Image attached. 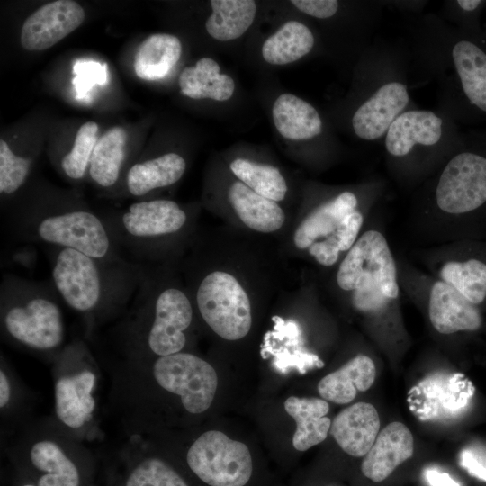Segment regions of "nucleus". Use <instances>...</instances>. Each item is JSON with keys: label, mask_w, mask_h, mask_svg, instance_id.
Here are the masks:
<instances>
[{"label": "nucleus", "mask_w": 486, "mask_h": 486, "mask_svg": "<svg viewBox=\"0 0 486 486\" xmlns=\"http://www.w3.org/2000/svg\"><path fill=\"white\" fill-rule=\"evenodd\" d=\"M291 3L302 13L322 20L336 12L339 2L337 0H293Z\"/></svg>", "instance_id": "37"}, {"label": "nucleus", "mask_w": 486, "mask_h": 486, "mask_svg": "<svg viewBox=\"0 0 486 486\" xmlns=\"http://www.w3.org/2000/svg\"><path fill=\"white\" fill-rule=\"evenodd\" d=\"M89 486H95V485L93 483V484H91V485H89Z\"/></svg>", "instance_id": "44"}, {"label": "nucleus", "mask_w": 486, "mask_h": 486, "mask_svg": "<svg viewBox=\"0 0 486 486\" xmlns=\"http://www.w3.org/2000/svg\"><path fill=\"white\" fill-rule=\"evenodd\" d=\"M385 8L399 11L405 15H418L424 13L428 1L426 0H382Z\"/></svg>", "instance_id": "38"}, {"label": "nucleus", "mask_w": 486, "mask_h": 486, "mask_svg": "<svg viewBox=\"0 0 486 486\" xmlns=\"http://www.w3.org/2000/svg\"><path fill=\"white\" fill-rule=\"evenodd\" d=\"M435 109H410L391 124L383 139L384 164L394 182L414 191L458 148L464 132Z\"/></svg>", "instance_id": "7"}, {"label": "nucleus", "mask_w": 486, "mask_h": 486, "mask_svg": "<svg viewBox=\"0 0 486 486\" xmlns=\"http://www.w3.org/2000/svg\"><path fill=\"white\" fill-rule=\"evenodd\" d=\"M181 93L192 99L229 100L235 90L232 77L220 73L219 64L211 58L199 59L185 68L178 79Z\"/></svg>", "instance_id": "27"}, {"label": "nucleus", "mask_w": 486, "mask_h": 486, "mask_svg": "<svg viewBox=\"0 0 486 486\" xmlns=\"http://www.w3.org/2000/svg\"><path fill=\"white\" fill-rule=\"evenodd\" d=\"M311 30L298 21H289L263 44L264 59L272 65H285L308 55L315 46Z\"/></svg>", "instance_id": "30"}, {"label": "nucleus", "mask_w": 486, "mask_h": 486, "mask_svg": "<svg viewBox=\"0 0 486 486\" xmlns=\"http://www.w3.org/2000/svg\"><path fill=\"white\" fill-rule=\"evenodd\" d=\"M386 191V180L372 176L356 188L342 190L324 200L296 229L294 245L308 250L318 264L333 266L359 238L368 216L381 205Z\"/></svg>", "instance_id": "10"}, {"label": "nucleus", "mask_w": 486, "mask_h": 486, "mask_svg": "<svg viewBox=\"0 0 486 486\" xmlns=\"http://www.w3.org/2000/svg\"><path fill=\"white\" fill-rule=\"evenodd\" d=\"M212 14L205 22L215 40L228 41L240 37L253 23L256 4L253 0H212Z\"/></svg>", "instance_id": "31"}, {"label": "nucleus", "mask_w": 486, "mask_h": 486, "mask_svg": "<svg viewBox=\"0 0 486 486\" xmlns=\"http://www.w3.org/2000/svg\"><path fill=\"white\" fill-rule=\"evenodd\" d=\"M228 195L233 210L248 228L270 233L284 225L285 214L278 203L256 194L242 182L233 183Z\"/></svg>", "instance_id": "24"}, {"label": "nucleus", "mask_w": 486, "mask_h": 486, "mask_svg": "<svg viewBox=\"0 0 486 486\" xmlns=\"http://www.w3.org/2000/svg\"><path fill=\"white\" fill-rule=\"evenodd\" d=\"M186 162L176 153H166L133 164L125 176L126 190L135 197L176 183L184 175Z\"/></svg>", "instance_id": "25"}, {"label": "nucleus", "mask_w": 486, "mask_h": 486, "mask_svg": "<svg viewBox=\"0 0 486 486\" xmlns=\"http://www.w3.org/2000/svg\"><path fill=\"white\" fill-rule=\"evenodd\" d=\"M461 465L472 476L486 482V467L480 464L470 451L462 452Z\"/></svg>", "instance_id": "40"}, {"label": "nucleus", "mask_w": 486, "mask_h": 486, "mask_svg": "<svg viewBox=\"0 0 486 486\" xmlns=\"http://www.w3.org/2000/svg\"><path fill=\"white\" fill-rule=\"evenodd\" d=\"M14 471L36 486H89L96 460L86 445L68 434L52 416L32 418L4 445Z\"/></svg>", "instance_id": "6"}, {"label": "nucleus", "mask_w": 486, "mask_h": 486, "mask_svg": "<svg viewBox=\"0 0 486 486\" xmlns=\"http://www.w3.org/2000/svg\"><path fill=\"white\" fill-rule=\"evenodd\" d=\"M14 482L13 486H36L30 479L16 471H14Z\"/></svg>", "instance_id": "42"}, {"label": "nucleus", "mask_w": 486, "mask_h": 486, "mask_svg": "<svg viewBox=\"0 0 486 486\" xmlns=\"http://www.w3.org/2000/svg\"><path fill=\"white\" fill-rule=\"evenodd\" d=\"M182 53L180 40L168 33L148 37L139 47L134 58V71L143 80L154 81L166 76Z\"/></svg>", "instance_id": "28"}, {"label": "nucleus", "mask_w": 486, "mask_h": 486, "mask_svg": "<svg viewBox=\"0 0 486 486\" xmlns=\"http://www.w3.org/2000/svg\"><path fill=\"white\" fill-rule=\"evenodd\" d=\"M483 30H484V32H486V24L483 25Z\"/></svg>", "instance_id": "43"}, {"label": "nucleus", "mask_w": 486, "mask_h": 486, "mask_svg": "<svg viewBox=\"0 0 486 486\" xmlns=\"http://www.w3.org/2000/svg\"><path fill=\"white\" fill-rule=\"evenodd\" d=\"M230 167L240 182L256 194L276 202L285 197L286 181L275 166L237 158L230 163Z\"/></svg>", "instance_id": "32"}, {"label": "nucleus", "mask_w": 486, "mask_h": 486, "mask_svg": "<svg viewBox=\"0 0 486 486\" xmlns=\"http://www.w3.org/2000/svg\"><path fill=\"white\" fill-rule=\"evenodd\" d=\"M32 166L29 157L15 154L6 141L0 140V193L13 195L25 184Z\"/></svg>", "instance_id": "35"}, {"label": "nucleus", "mask_w": 486, "mask_h": 486, "mask_svg": "<svg viewBox=\"0 0 486 486\" xmlns=\"http://www.w3.org/2000/svg\"><path fill=\"white\" fill-rule=\"evenodd\" d=\"M102 219L121 254L140 266L156 258L166 241L178 238L189 222L187 212L166 199L135 202Z\"/></svg>", "instance_id": "13"}, {"label": "nucleus", "mask_w": 486, "mask_h": 486, "mask_svg": "<svg viewBox=\"0 0 486 486\" xmlns=\"http://www.w3.org/2000/svg\"><path fill=\"white\" fill-rule=\"evenodd\" d=\"M4 223L10 235L24 244L40 243L72 248L104 260H127L102 217L83 204L62 202L24 203L11 210Z\"/></svg>", "instance_id": "9"}, {"label": "nucleus", "mask_w": 486, "mask_h": 486, "mask_svg": "<svg viewBox=\"0 0 486 486\" xmlns=\"http://www.w3.org/2000/svg\"><path fill=\"white\" fill-rule=\"evenodd\" d=\"M416 83L436 86V109L458 125L486 122V32H462L433 13L406 15Z\"/></svg>", "instance_id": "1"}, {"label": "nucleus", "mask_w": 486, "mask_h": 486, "mask_svg": "<svg viewBox=\"0 0 486 486\" xmlns=\"http://www.w3.org/2000/svg\"><path fill=\"white\" fill-rule=\"evenodd\" d=\"M410 256L419 268L452 286L472 304L482 309L486 303V241L417 247Z\"/></svg>", "instance_id": "15"}, {"label": "nucleus", "mask_w": 486, "mask_h": 486, "mask_svg": "<svg viewBox=\"0 0 486 486\" xmlns=\"http://www.w3.org/2000/svg\"><path fill=\"white\" fill-rule=\"evenodd\" d=\"M76 75L72 80L76 92V98L85 100L92 87L98 84L104 85L107 79L106 65L94 60H78L73 67Z\"/></svg>", "instance_id": "36"}, {"label": "nucleus", "mask_w": 486, "mask_h": 486, "mask_svg": "<svg viewBox=\"0 0 486 486\" xmlns=\"http://www.w3.org/2000/svg\"><path fill=\"white\" fill-rule=\"evenodd\" d=\"M52 417L68 434L83 442L97 439L101 368L88 343L75 338L52 360Z\"/></svg>", "instance_id": "12"}, {"label": "nucleus", "mask_w": 486, "mask_h": 486, "mask_svg": "<svg viewBox=\"0 0 486 486\" xmlns=\"http://www.w3.org/2000/svg\"><path fill=\"white\" fill-rule=\"evenodd\" d=\"M413 452L414 439L410 430L401 422H392L379 432L364 455L362 472L375 482H382L410 458Z\"/></svg>", "instance_id": "19"}, {"label": "nucleus", "mask_w": 486, "mask_h": 486, "mask_svg": "<svg viewBox=\"0 0 486 486\" xmlns=\"http://www.w3.org/2000/svg\"><path fill=\"white\" fill-rule=\"evenodd\" d=\"M97 135L98 125L94 122H87L79 128L72 149L60 160L61 169L68 178L80 180L86 176Z\"/></svg>", "instance_id": "33"}, {"label": "nucleus", "mask_w": 486, "mask_h": 486, "mask_svg": "<svg viewBox=\"0 0 486 486\" xmlns=\"http://www.w3.org/2000/svg\"><path fill=\"white\" fill-rule=\"evenodd\" d=\"M376 374L374 361L366 355H357L342 367L323 377L318 384L320 395L326 400L345 404L352 401L357 392L368 390Z\"/></svg>", "instance_id": "22"}, {"label": "nucleus", "mask_w": 486, "mask_h": 486, "mask_svg": "<svg viewBox=\"0 0 486 486\" xmlns=\"http://www.w3.org/2000/svg\"><path fill=\"white\" fill-rule=\"evenodd\" d=\"M272 116L278 132L289 140H315L325 131L322 117L317 109L292 94H283L276 98Z\"/></svg>", "instance_id": "21"}, {"label": "nucleus", "mask_w": 486, "mask_h": 486, "mask_svg": "<svg viewBox=\"0 0 486 486\" xmlns=\"http://www.w3.org/2000/svg\"><path fill=\"white\" fill-rule=\"evenodd\" d=\"M410 73L406 41L377 35L356 68L348 124L358 140L382 141L398 116L418 107L410 94Z\"/></svg>", "instance_id": "5"}, {"label": "nucleus", "mask_w": 486, "mask_h": 486, "mask_svg": "<svg viewBox=\"0 0 486 486\" xmlns=\"http://www.w3.org/2000/svg\"><path fill=\"white\" fill-rule=\"evenodd\" d=\"M194 301L203 321L220 338L238 340L250 330V301L231 274L216 270L205 274L196 286Z\"/></svg>", "instance_id": "16"}, {"label": "nucleus", "mask_w": 486, "mask_h": 486, "mask_svg": "<svg viewBox=\"0 0 486 486\" xmlns=\"http://www.w3.org/2000/svg\"><path fill=\"white\" fill-rule=\"evenodd\" d=\"M194 321V307L181 288L163 284L142 266L135 295L110 329L119 358L141 359L183 352Z\"/></svg>", "instance_id": "4"}, {"label": "nucleus", "mask_w": 486, "mask_h": 486, "mask_svg": "<svg viewBox=\"0 0 486 486\" xmlns=\"http://www.w3.org/2000/svg\"><path fill=\"white\" fill-rule=\"evenodd\" d=\"M286 412L296 422L292 446L298 451H306L324 441L330 430V418L325 417L329 410L324 399L289 397L284 402Z\"/></svg>", "instance_id": "23"}, {"label": "nucleus", "mask_w": 486, "mask_h": 486, "mask_svg": "<svg viewBox=\"0 0 486 486\" xmlns=\"http://www.w3.org/2000/svg\"><path fill=\"white\" fill-rule=\"evenodd\" d=\"M85 11L75 1L58 0L31 14L21 31V44L30 51L50 49L81 25Z\"/></svg>", "instance_id": "18"}, {"label": "nucleus", "mask_w": 486, "mask_h": 486, "mask_svg": "<svg viewBox=\"0 0 486 486\" xmlns=\"http://www.w3.org/2000/svg\"><path fill=\"white\" fill-rule=\"evenodd\" d=\"M32 392L17 375L4 356L0 358V416L4 436H10L15 430L32 418Z\"/></svg>", "instance_id": "26"}, {"label": "nucleus", "mask_w": 486, "mask_h": 486, "mask_svg": "<svg viewBox=\"0 0 486 486\" xmlns=\"http://www.w3.org/2000/svg\"><path fill=\"white\" fill-rule=\"evenodd\" d=\"M396 258L401 292L425 307L429 323L437 333L475 332L482 327L481 308L405 256Z\"/></svg>", "instance_id": "14"}, {"label": "nucleus", "mask_w": 486, "mask_h": 486, "mask_svg": "<svg viewBox=\"0 0 486 486\" xmlns=\"http://www.w3.org/2000/svg\"><path fill=\"white\" fill-rule=\"evenodd\" d=\"M188 469L209 486H244L253 464L248 447L218 430L199 435L187 447Z\"/></svg>", "instance_id": "17"}, {"label": "nucleus", "mask_w": 486, "mask_h": 486, "mask_svg": "<svg viewBox=\"0 0 486 486\" xmlns=\"http://www.w3.org/2000/svg\"><path fill=\"white\" fill-rule=\"evenodd\" d=\"M127 133L115 126L108 130L96 142L91 155L87 173L104 188L117 184L126 159Z\"/></svg>", "instance_id": "29"}, {"label": "nucleus", "mask_w": 486, "mask_h": 486, "mask_svg": "<svg viewBox=\"0 0 486 486\" xmlns=\"http://www.w3.org/2000/svg\"><path fill=\"white\" fill-rule=\"evenodd\" d=\"M336 283L352 308L372 320L397 311L401 289L397 258L381 229L364 230L339 262Z\"/></svg>", "instance_id": "11"}, {"label": "nucleus", "mask_w": 486, "mask_h": 486, "mask_svg": "<svg viewBox=\"0 0 486 486\" xmlns=\"http://www.w3.org/2000/svg\"><path fill=\"white\" fill-rule=\"evenodd\" d=\"M425 478L430 486H461L448 473L434 469H427Z\"/></svg>", "instance_id": "41"}, {"label": "nucleus", "mask_w": 486, "mask_h": 486, "mask_svg": "<svg viewBox=\"0 0 486 486\" xmlns=\"http://www.w3.org/2000/svg\"><path fill=\"white\" fill-rule=\"evenodd\" d=\"M486 9V0H446L438 16L456 29L469 32H483L482 15Z\"/></svg>", "instance_id": "34"}, {"label": "nucleus", "mask_w": 486, "mask_h": 486, "mask_svg": "<svg viewBox=\"0 0 486 486\" xmlns=\"http://www.w3.org/2000/svg\"><path fill=\"white\" fill-rule=\"evenodd\" d=\"M51 280L61 301L85 322L90 338L127 310L139 287L142 266L110 261L78 250L48 246Z\"/></svg>", "instance_id": "3"}, {"label": "nucleus", "mask_w": 486, "mask_h": 486, "mask_svg": "<svg viewBox=\"0 0 486 486\" xmlns=\"http://www.w3.org/2000/svg\"><path fill=\"white\" fill-rule=\"evenodd\" d=\"M60 302L51 279L5 274L0 285L2 339L51 363L67 344Z\"/></svg>", "instance_id": "8"}, {"label": "nucleus", "mask_w": 486, "mask_h": 486, "mask_svg": "<svg viewBox=\"0 0 486 486\" xmlns=\"http://www.w3.org/2000/svg\"><path fill=\"white\" fill-rule=\"evenodd\" d=\"M11 260L17 266L32 270L36 266L37 252L32 244L16 248L11 254Z\"/></svg>", "instance_id": "39"}, {"label": "nucleus", "mask_w": 486, "mask_h": 486, "mask_svg": "<svg viewBox=\"0 0 486 486\" xmlns=\"http://www.w3.org/2000/svg\"><path fill=\"white\" fill-rule=\"evenodd\" d=\"M380 432V418L374 405L357 402L341 410L334 418L330 433L349 455L364 456Z\"/></svg>", "instance_id": "20"}, {"label": "nucleus", "mask_w": 486, "mask_h": 486, "mask_svg": "<svg viewBox=\"0 0 486 486\" xmlns=\"http://www.w3.org/2000/svg\"><path fill=\"white\" fill-rule=\"evenodd\" d=\"M409 222L417 247L486 241V131L464 132L458 148L413 191Z\"/></svg>", "instance_id": "2"}]
</instances>
